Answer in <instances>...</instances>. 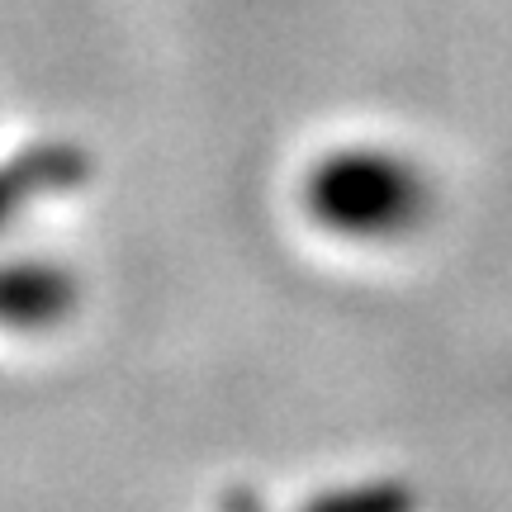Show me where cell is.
<instances>
[{"mask_svg":"<svg viewBox=\"0 0 512 512\" xmlns=\"http://www.w3.org/2000/svg\"><path fill=\"white\" fill-rule=\"evenodd\" d=\"M413 200H418L413 176L384 157H337L313 181L318 214L347 233H389L413 219Z\"/></svg>","mask_w":512,"mask_h":512,"instance_id":"1","label":"cell"}]
</instances>
